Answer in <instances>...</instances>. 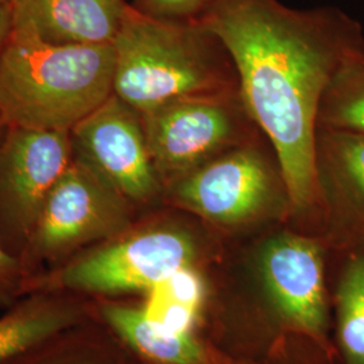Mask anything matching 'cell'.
I'll return each mask as SVG.
<instances>
[{"label": "cell", "mask_w": 364, "mask_h": 364, "mask_svg": "<svg viewBox=\"0 0 364 364\" xmlns=\"http://www.w3.org/2000/svg\"><path fill=\"white\" fill-rule=\"evenodd\" d=\"M212 0H134L138 11L169 21H200Z\"/></svg>", "instance_id": "obj_20"}, {"label": "cell", "mask_w": 364, "mask_h": 364, "mask_svg": "<svg viewBox=\"0 0 364 364\" xmlns=\"http://www.w3.org/2000/svg\"><path fill=\"white\" fill-rule=\"evenodd\" d=\"M97 317L129 348L150 364H198L204 359L192 333H182L156 323L144 306L96 299Z\"/></svg>", "instance_id": "obj_13"}, {"label": "cell", "mask_w": 364, "mask_h": 364, "mask_svg": "<svg viewBox=\"0 0 364 364\" xmlns=\"http://www.w3.org/2000/svg\"><path fill=\"white\" fill-rule=\"evenodd\" d=\"M316 164L321 195L331 192L364 216V135L317 129Z\"/></svg>", "instance_id": "obj_14"}, {"label": "cell", "mask_w": 364, "mask_h": 364, "mask_svg": "<svg viewBox=\"0 0 364 364\" xmlns=\"http://www.w3.org/2000/svg\"><path fill=\"white\" fill-rule=\"evenodd\" d=\"M114 43L52 45L11 30L0 49V122L70 131L114 95Z\"/></svg>", "instance_id": "obj_2"}, {"label": "cell", "mask_w": 364, "mask_h": 364, "mask_svg": "<svg viewBox=\"0 0 364 364\" xmlns=\"http://www.w3.org/2000/svg\"><path fill=\"white\" fill-rule=\"evenodd\" d=\"M197 255L193 236L166 223H146L85 248L70 259L30 278L27 293L65 290L90 299L149 293Z\"/></svg>", "instance_id": "obj_4"}, {"label": "cell", "mask_w": 364, "mask_h": 364, "mask_svg": "<svg viewBox=\"0 0 364 364\" xmlns=\"http://www.w3.org/2000/svg\"><path fill=\"white\" fill-rule=\"evenodd\" d=\"M117 340L97 317L0 364H117Z\"/></svg>", "instance_id": "obj_15"}, {"label": "cell", "mask_w": 364, "mask_h": 364, "mask_svg": "<svg viewBox=\"0 0 364 364\" xmlns=\"http://www.w3.org/2000/svg\"><path fill=\"white\" fill-rule=\"evenodd\" d=\"M182 208L223 225L254 220L287 188L277 158L259 139L212 159L165 188Z\"/></svg>", "instance_id": "obj_7"}, {"label": "cell", "mask_w": 364, "mask_h": 364, "mask_svg": "<svg viewBox=\"0 0 364 364\" xmlns=\"http://www.w3.org/2000/svg\"><path fill=\"white\" fill-rule=\"evenodd\" d=\"M73 159L70 131L6 127L0 136V240L21 259L48 196Z\"/></svg>", "instance_id": "obj_8"}, {"label": "cell", "mask_w": 364, "mask_h": 364, "mask_svg": "<svg viewBox=\"0 0 364 364\" xmlns=\"http://www.w3.org/2000/svg\"><path fill=\"white\" fill-rule=\"evenodd\" d=\"M95 318L96 299L65 290L30 291L0 317V363Z\"/></svg>", "instance_id": "obj_12"}, {"label": "cell", "mask_w": 364, "mask_h": 364, "mask_svg": "<svg viewBox=\"0 0 364 364\" xmlns=\"http://www.w3.org/2000/svg\"><path fill=\"white\" fill-rule=\"evenodd\" d=\"M11 30H13V19H11L10 6L3 4L0 1V49L10 37Z\"/></svg>", "instance_id": "obj_21"}, {"label": "cell", "mask_w": 364, "mask_h": 364, "mask_svg": "<svg viewBox=\"0 0 364 364\" xmlns=\"http://www.w3.org/2000/svg\"><path fill=\"white\" fill-rule=\"evenodd\" d=\"M0 1H1V3H3V4H7V6H10V4H11V1H13V0H0Z\"/></svg>", "instance_id": "obj_22"}, {"label": "cell", "mask_w": 364, "mask_h": 364, "mask_svg": "<svg viewBox=\"0 0 364 364\" xmlns=\"http://www.w3.org/2000/svg\"><path fill=\"white\" fill-rule=\"evenodd\" d=\"M114 49V95L141 115L183 96L239 88L230 54L201 21L159 19L130 4Z\"/></svg>", "instance_id": "obj_3"}, {"label": "cell", "mask_w": 364, "mask_h": 364, "mask_svg": "<svg viewBox=\"0 0 364 364\" xmlns=\"http://www.w3.org/2000/svg\"><path fill=\"white\" fill-rule=\"evenodd\" d=\"M220 39L242 100L274 150L290 207L320 198L318 108L348 57L364 52L363 28L336 7L294 10L279 0H212L200 18Z\"/></svg>", "instance_id": "obj_1"}, {"label": "cell", "mask_w": 364, "mask_h": 364, "mask_svg": "<svg viewBox=\"0 0 364 364\" xmlns=\"http://www.w3.org/2000/svg\"><path fill=\"white\" fill-rule=\"evenodd\" d=\"M205 285L193 266L185 267L149 291L146 313L169 329L191 333L201 308Z\"/></svg>", "instance_id": "obj_17"}, {"label": "cell", "mask_w": 364, "mask_h": 364, "mask_svg": "<svg viewBox=\"0 0 364 364\" xmlns=\"http://www.w3.org/2000/svg\"><path fill=\"white\" fill-rule=\"evenodd\" d=\"M156 170L166 188L212 159L258 138L237 90L183 96L142 114Z\"/></svg>", "instance_id": "obj_5"}, {"label": "cell", "mask_w": 364, "mask_h": 364, "mask_svg": "<svg viewBox=\"0 0 364 364\" xmlns=\"http://www.w3.org/2000/svg\"><path fill=\"white\" fill-rule=\"evenodd\" d=\"M73 158L87 165L131 204L165 192L146 139L142 115L112 95L70 130Z\"/></svg>", "instance_id": "obj_9"}, {"label": "cell", "mask_w": 364, "mask_h": 364, "mask_svg": "<svg viewBox=\"0 0 364 364\" xmlns=\"http://www.w3.org/2000/svg\"><path fill=\"white\" fill-rule=\"evenodd\" d=\"M126 0H13V30L52 45L114 43Z\"/></svg>", "instance_id": "obj_11"}, {"label": "cell", "mask_w": 364, "mask_h": 364, "mask_svg": "<svg viewBox=\"0 0 364 364\" xmlns=\"http://www.w3.org/2000/svg\"><path fill=\"white\" fill-rule=\"evenodd\" d=\"M340 340L355 364H364V257L348 264L340 287Z\"/></svg>", "instance_id": "obj_18"}, {"label": "cell", "mask_w": 364, "mask_h": 364, "mask_svg": "<svg viewBox=\"0 0 364 364\" xmlns=\"http://www.w3.org/2000/svg\"><path fill=\"white\" fill-rule=\"evenodd\" d=\"M262 273L274 302L287 318L311 333L323 332L324 264L314 240L290 234L274 237L263 248Z\"/></svg>", "instance_id": "obj_10"}, {"label": "cell", "mask_w": 364, "mask_h": 364, "mask_svg": "<svg viewBox=\"0 0 364 364\" xmlns=\"http://www.w3.org/2000/svg\"><path fill=\"white\" fill-rule=\"evenodd\" d=\"M4 129H6V127H4V124H3L1 122H0V136H1V134H3V131H4Z\"/></svg>", "instance_id": "obj_23"}, {"label": "cell", "mask_w": 364, "mask_h": 364, "mask_svg": "<svg viewBox=\"0 0 364 364\" xmlns=\"http://www.w3.org/2000/svg\"><path fill=\"white\" fill-rule=\"evenodd\" d=\"M30 275L23 263L3 246L0 240V308L7 309L27 294Z\"/></svg>", "instance_id": "obj_19"}, {"label": "cell", "mask_w": 364, "mask_h": 364, "mask_svg": "<svg viewBox=\"0 0 364 364\" xmlns=\"http://www.w3.org/2000/svg\"><path fill=\"white\" fill-rule=\"evenodd\" d=\"M317 129L364 135V52L348 57L323 95Z\"/></svg>", "instance_id": "obj_16"}, {"label": "cell", "mask_w": 364, "mask_h": 364, "mask_svg": "<svg viewBox=\"0 0 364 364\" xmlns=\"http://www.w3.org/2000/svg\"><path fill=\"white\" fill-rule=\"evenodd\" d=\"M130 207L123 196L76 158L48 196L21 262L30 278L124 231Z\"/></svg>", "instance_id": "obj_6"}]
</instances>
